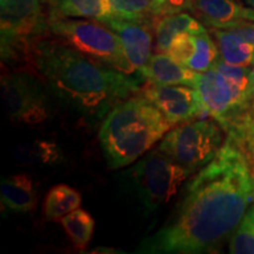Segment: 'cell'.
Here are the masks:
<instances>
[{
    "mask_svg": "<svg viewBox=\"0 0 254 254\" xmlns=\"http://www.w3.org/2000/svg\"><path fill=\"white\" fill-rule=\"evenodd\" d=\"M253 176H254V173H253Z\"/></svg>",
    "mask_w": 254,
    "mask_h": 254,
    "instance_id": "obj_31",
    "label": "cell"
},
{
    "mask_svg": "<svg viewBox=\"0 0 254 254\" xmlns=\"http://www.w3.org/2000/svg\"><path fill=\"white\" fill-rule=\"evenodd\" d=\"M245 1L249 4L250 6H252V7H254V0H245Z\"/></svg>",
    "mask_w": 254,
    "mask_h": 254,
    "instance_id": "obj_29",
    "label": "cell"
},
{
    "mask_svg": "<svg viewBox=\"0 0 254 254\" xmlns=\"http://www.w3.org/2000/svg\"><path fill=\"white\" fill-rule=\"evenodd\" d=\"M251 80H252V85H253V90H254V66L251 68Z\"/></svg>",
    "mask_w": 254,
    "mask_h": 254,
    "instance_id": "obj_28",
    "label": "cell"
},
{
    "mask_svg": "<svg viewBox=\"0 0 254 254\" xmlns=\"http://www.w3.org/2000/svg\"><path fill=\"white\" fill-rule=\"evenodd\" d=\"M206 28L185 12L163 17L154 18V34H155V50L160 53H167L171 44L178 34L199 33Z\"/></svg>",
    "mask_w": 254,
    "mask_h": 254,
    "instance_id": "obj_17",
    "label": "cell"
},
{
    "mask_svg": "<svg viewBox=\"0 0 254 254\" xmlns=\"http://www.w3.org/2000/svg\"><path fill=\"white\" fill-rule=\"evenodd\" d=\"M63 152L59 145L44 139H34L15 146L13 158L23 165H51L62 160Z\"/></svg>",
    "mask_w": 254,
    "mask_h": 254,
    "instance_id": "obj_19",
    "label": "cell"
},
{
    "mask_svg": "<svg viewBox=\"0 0 254 254\" xmlns=\"http://www.w3.org/2000/svg\"><path fill=\"white\" fill-rule=\"evenodd\" d=\"M226 139L243 153L254 173V123H232L225 128Z\"/></svg>",
    "mask_w": 254,
    "mask_h": 254,
    "instance_id": "obj_22",
    "label": "cell"
},
{
    "mask_svg": "<svg viewBox=\"0 0 254 254\" xmlns=\"http://www.w3.org/2000/svg\"><path fill=\"white\" fill-rule=\"evenodd\" d=\"M228 250L233 254H254V202L232 234Z\"/></svg>",
    "mask_w": 254,
    "mask_h": 254,
    "instance_id": "obj_23",
    "label": "cell"
},
{
    "mask_svg": "<svg viewBox=\"0 0 254 254\" xmlns=\"http://www.w3.org/2000/svg\"><path fill=\"white\" fill-rule=\"evenodd\" d=\"M236 122H239V123H254V100L250 104V106L247 107V109L244 111V112L241 113L240 116H238L237 118L234 119L232 123H236Z\"/></svg>",
    "mask_w": 254,
    "mask_h": 254,
    "instance_id": "obj_27",
    "label": "cell"
},
{
    "mask_svg": "<svg viewBox=\"0 0 254 254\" xmlns=\"http://www.w3.org/2000/svg\"><path fill=\"white\" fill-rule=\"evenodd\" d=\"M66 233L77 249H86L94 232L95 221L85 209L78 208L60 219Z\"/></svg>",
    "mask_w": 254,
    "mask_h": 254,
    "instance_id": "obj_21",
    "label": "cell"
},
{
    "mask_svg": "<svg viewBox=\"0 0 254 254\" xmlns=\"http://www.w3.org/2000/svg\"><path fill=\"white\" fill-rule=\"evenodd\" d=\"M213 36L224 62L231 65L254 66V45L228 30L214 28Z\"/></svg>",
    "mask_w": 254,
    "mask_h": 254,
    "instance_id": "obj_18",
    "label": "cell"
},
{
    "mask_svg": "<svg viewBox=\"0 0 254 254\" xmlns=\"http://www.w3.org/2000/svg\"><path fill=\"white\" fill-rule=\"evenodd\" d=\"M228 31L238 34V36L243 38L244 40L249 41L250 44L254 45V23L253 21H245V23H241L239 25H237V26L228 28Z\"/></svg>",
    "mask_w": 254,
    "mask_h": 254,
    "instance_id": "obj_26",
    "label": "cell"
},
{
    "mask_svg": "<svg viewBox=\"0 0 254 254\" xmlns=\"http://www.w3.org/2000/svg\"><path fill=\"white\" fill-rule=\"evenodd\" d=\"M41 0H0L2 63L28 59L33 43L49 31Z\"/></svg>",
    "mask_w": 254,
    "mask_h": 254,
    "instance_id": "obj_8",
    "label": "cell"
},
{
    "mask_svg": "<svg viewBox=\"0 0 254 254\" xmlns=\"http://www.w3.org/2000/svg\"><path fill=\"white\" fill-rule=\"evenodd\" d=\"M171 127L164 114L141 93L117 104L99 129L107 166L118 170L133 164L161 140Z\"/></svg>",
    "mask_w": 254,
    "mask_h": 254,
    "instance_id": "obj_3",
    "label": "cell"
},
{
    "mask_svg": "<svg viewBox=\"0 0 254 254\" xmlns=\"http://www.w3.org/2000/svg\"><path fill=\"white\" fill-rule=\"evenodd\" d=\"M49 31L57 39L91 59L126 74L134 72L126 58L120 38L100 21L49 17Z\"/></svg>",
    "mask_w": 254,
    "mask_h": 254,
    "instance_id": "obj_6",
    "label": "cell"
},
{
    "mask_svg": "<svg viewBox=\"0 0 254 254\" xmlns=\"http://www.w3.org/2000/svg\"><path fill=\"white\" fill-rule=\"evenodd\" d=\"M0 94L4 109L12 122L38 125L51 117V104L43 82L30 73H2Z\"/></svg>",
    "mask_w": 254,
    "mask_h": 254,
    "instance_id": "obj_9",
    "label": "cell"
},
{
    "mask_svg": "<svg viewBox=\"0 0 254 254\" xmlns=\"http://www.w3.org/2000/svg\"><path fill=\"white\" fill-rule=\"evenodd\" d=\"M141 77L161 85H186L195 87L198 72L177 62L168 53L152 55L150 62L141 69Z\"/></svg>",
    "mask_w": 254,
    "mask_h": 254,
    "instance_id": "obj_14",
    "label": "cell"
},
{
    "mask_svg": "<svg viewBox=\"0 0 254 254\" xmlns=\"http://www.w3.org/2000/svg\"><path fill=\"white\" fill-rule=\"evenodd\" d=\"M1 202L15 213H28L36 208L38 194L31 176L18 173L5 178L1 182Z\"/></svg>",
    "mask_w": 254,
    "mask_h": 254,
    "instance_id": "obj_15",
    "label": "cell"
},
{
    "mask_svg": "<svg viewBox=\"0 0 254 254\" xmlns=\"http://www.w3.org/2000/svg\"><path fill=\"white\" fill-rule=\"evenodd\" d=\"M124 174L146 214L170 201L192 176L159 147L148 152Z\"/></svg>",
    "mask_w": 254,
    "mask_h": 254,
    "instance_id": "obj_5",
    "label": "cell"
},
{
    "mask_svg": "<svg viewBox=\"0 0 254 254\" xmlns=\"http://www.w3.org/2000/svg\"><path fill=\"white\" fill-rule=\"evenodd\" d=\"M167 53L195 72H205L213 67L220 57L217 43L212 40L207 30L178 34Z\"/></svg>",
    "mask_w": 254,
    "mask_h": 254,
    "instance_id": "obj_12",
    "label": "cell"
},
{
    "mask_svg": "<svg viewBox=\"0 0 254 254\" xmlns=\"http://www.w3.org/2000/svg\"><path fill=\"white\" fill-rule=\"evenodd\" d=\"M190 11L206 25L220 30L245 21L254 23V7H246L237 0H193Z\"/></svg>",
    "mask_w": 254,
    "mask_h": 254,
    "instance_id": "obj_13",
    "label": "cell"
},
{
    "mask_svg": "<svg viewBox=\"0 0 254 254\" xmlns=\"http://www.w3.org/2000/svg\"><path fill=\"white\" fill-rule=\"evenodd\" d=\"M81 206V194L73 187L59 184L53 186L46 194L44 214L47 220L58 221Z\"/></svg>",
    "mask_w": 254,
    "mask_h": 254,
    "instance_id": "obj_20",
    "label": "cell"
},
{
    "mask_svg": "<svg viewBox=\"0 0 254 254\" xmlns=\"http://www.w3.org/2000/svg\"><path fill=\"white\" fill-rule=\"evenodd\" d=\"M113 15L126 20H148L151 0H111ZM153 18V17H152Z\"/></svg>",
    "mask_w": 254,
    "mask_h": 254,
    "instance_id": "obj_24",
    "label": "cell"
},
{
    "mask_svg": "<svg viewBox=\"0 0 254 254\" xmlns=\"http://www.w3.org/2000/svg\"><path fill=\"white\" fill-rule=\"evenodd\" d=\"M225 129L217 120H193L174 126L161 139L159 148L194 174L215 158L224 146Z\"/></svg>",
    "mask_w": 254,
    "mask_h": 254,
    "instance_id": "obj_7",
    "label": "cell"
},
{
    "mask_svg": "<svg viewBox=\"0 0 254 254\" xmlns=\"http://www.w3.org/2000/svg\"><path fill=\"white\" fill-rule=\"evenodd\" d=\"M193 0H151L152 17H163L176 13H182L186 9L192 8Z\"/></svg>",
    "mask_w": 254,
    "mask_h": 254,
    "instance_id": "obj_25",
    "label": "cell"
},
{
    "mask_svg": "<svg viewBox=\"0 0 254 254\" xmlns=\"http://www.w3.org/2000/svg\"><path fill=\"white\" fill-rule=\"evenodd\" d=\"M251 68L219 59L213 67L198 72L195 90L207 116L226 128L254 100Z\"/></svg>",
    "mask_w": 254,
    "mask_h": 254,
    "instance_id": "obj_4",
    "label": "cell"
},
{
    "mask_svg": "<svg viewBox=\"0 0 254 254\" xmlns=\"http://www.w3.org/2000/svg\"><path fill=\"white\" fill-rule=\"evenodd\" d=\"M179 204L136 253L218 252L254 202V176L245 157L226 139L211 163L187 183Z\"/></svg>",
    "mask_w": 254,
    "mask_h": 254,
    "instance_id": "obj_1",
    "label": "cell"
},
{
    "mask_svg": "<svg viewBox=\"0 0 254 254\" xmlns=\"http://www.w3.org/2000/svg\"><path fill=\"white\" fill-rule=\"evenodd\" d=\"M27 62L60 101L82 116L103 118L139 92V84L129 74L91 59L57 38L34 41Z\"/></svg>",
    "mask_w": 254,
    "mask_h": 254,
    "instance_id": "obj_2",
    "label": "cell"
},
{
    "mask_svg": "<svg viewBox=\"0 0 254 254\" xmlns=\"http://www.w3.org/2000/svg\"><path fill=\"white\" fill-rule=\"evenodd\" d=\"M41 1H46V0H41Z\"/></svg>",
    "mask_w": 254,
    "mask_h": 254,
    "instance_id": "obj_30",
    "label": "cell"
},
{
    "mask_svg": "<svg viewBox=\"0 0 254 254\" xmlns=\"http://www.w3.org/2000/svg\"><path fill=\"white\" fill-rule=\"evenodd\" d=\"M104 24L120 38L127 60L134 72L140 73L152 57L153 34L148 20H126L113 17Z\"/></svg>",
    "mask_w": 254,
    "mask_h": 254,
    "instance_id": "obj_11",
    "label": "cell"
},
{
    "mask_svg": "<svg viewBox=\"0 0 254 254\" xmlns=\"http://www.w3.org/2000/svg\"><path fill=\"white\" fill-rule=\"evenodd\" d=\"M50 17L84 18L104 24L114 15L111 0H52Z\"/></svg>",
    "mask_w": 254,
    "mask_h": 254,
    "instance_id": "obj_16",
    "label": "cell"
},
{
    "mask_svg": "<svg viewBox=\"0 0 254 254\" xmlns=\"http://www.w3.org/2000/svg\"><path fill=\"white\" fill-rule=\"evenodd\" d=\"M141 94L164 114L171 126L207 116L199 92L194 87L150 82L142 88Z\"/></svg>",
    "mask_w": 254,
    "mask_h": 254,
    "instance_id": "obj_10",
    "label": "cell"
}]
</instances>
